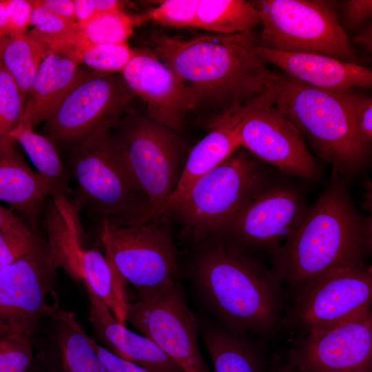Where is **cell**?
Returning <instances> with one entry per match:
<instances>
[{"label":"cell","mask_w":372,"mask_h":372,"mask_svg":"<svg viewBox=\"0 0 372 372\" xmlns=\"http://www.w3.org/2000/svg\"><path fill=\"white\" fill-rule=\"evenodd\" d=\"M251 32L204 34L183 39L153 37L152 52L196 93L215 114L234 112L282 82L257 52Z\"/></svg>","instance_id":"obj_1"},{"label":"cell","mask_w":372,"mask_h":372,"mask_svg":"<svg viewBox=\"0 0 372 372\" xmlns=\"http://www.w3.org/2000/svg\"><path fill=\"white\" fill-rule=\"evenodd\" d=\"M194 261V280L223 324L266 342L285 329L287 295L272 269L214 239Z\"/></svg>","instance_id":"obj_2"},{"label":"cell","mask_w":372,"mask_h":372,"mask_svg":"<svg viewBox=\"0 0 372 372\" xmlns=\"http://www.w3.org/2000/svg\"><path fill=\"white\" fill-rule=\"evenodd\" d=\"M371 226L335 175L271 256V269L293 293L331 272L363 264L371 249Z\"/></svg>","instance_id":"obj_3"},{"label":"cell","mask_w":372,"mask_h":372,"mask_svg":"<svg viewBox=\"0 0 372 372\" xmlns=\"http://www.w3.org/2000/svg\"><path fill=\"white\" fill-rule=\"evenodd\" d=\"M112 129L101 128L71 148L67 169L76 182L71 200L101 225L123 227L157 218Z\"/></svg>","instance_id":"obj_4"},{"label":"cell","mask_w":372,"mask_h":372,"mask_svg":"<svg viewBox=\"0 0 372 372\" xmlns=\"http://www.w3.org/2000/svg\"><path fill=\"white\" fill-rule=\"evenodd\" d=\"M274 105L312 141L336 174L352 175L368 154L358 141L349 110L339 92L309 85L282 74Z\"/></svg>","instance_id":"obj_5"},{"label":"cell","mask_w":372,"mask_h":372,"mask_svg":"<svg viewBox=\"0 0 372 372\" xmlns=\"http://www.w3.org/2000/svg\"><path fill=\"white\" fill-rule=\"evenodd\" d=\"M266 186L262 169L240 147L198 178L165 215L194 240H207Z\"/></svg>","instance_id":"obj_6"},{"label":"cell","mask_w":372,"mask_h":372,"mask_svg":"<svg viewBox=\"0 0 372 372\" xmlns=\"http://www.w3.org/2000/svg\"><path fill=\"white\" fill-rule=\"evenodd\" d=\"M262 29L265 48L312 53L360 65L356 50L339 23L335 3L321 0L251 1Z\"/></svg>","instance_id":"obj_7"},{"label":"cell","mask_w":372,"mask_h":372,"mask_svg":"<svg viewBox=\"0 0 372 372\" xmlns=\"http://www.w3.org/2000/svg\"><path fill=\"white\" fill-rule=\"evenodd\" d=\"M134 96L121 74L83 69L43 123L42 134L56 147L72 148L101 128H114Z\"/></svg>","instance_id":"obj_8"},{"label":"cell","mask_w":372,"mask_h":372,"mask_svg":"<svg viewBox=\"0 0 372 372\" xmlns=\"http://www.w3.org/2000/svg\"><path fill=\"white\" fill-rule=\"evenodd\" d=\"M112 132L121 145L127 163L148 196L156 218L174 193L186 158L177 132L147 116L128 114Z\"/></svg>","instance_id":"obj_9"},{"label":"cell","mask_w":372,"mask_h":372,"mask_svg":"<svg viewBox=\"0 0 372 372\" xmlns=\"http://www.w3.org/2000/svg\"><path fill=\"white\" fill-rule=\"evenodd\" d=\"M158 218L123 227L101 225V240L117 270L147 298L178 282V265L172 235Z\"/></svg>","instance_id":"obj_10"},{"label":"cell","mask_w":372,"mask_h":372,"mask_svg":"<svg viewBox=\"0 0 372 372\" xmlns=\"http://www.w3.org/2000/svg\"><path fill=\"white\" fill-rule=\"evenodd\" d=\"M285 330L296 335L320 330L371 310L372 271L363 264L331 272L293 293Z\"/></svg>","instance_id":"obj_11"},{"label":"cell","mask_w":372,"mask_h":372,"mask_svg":"<svg viewBox=\"0 0 372 372\" xmlns=\"http://www.w3.org/2000/svg\"><path fill=\"white\" fill-rule=\"evenodd\" d=\"M126 322L184 372L209 371L199 348L196 320L178 281L156 295L130 302Z\"/></svg>","instance_id":"obj_12"},{"label":"cell","mask_w":372,"mask_h":372,"mask_svg":"<svg viewBox=\"0 0 372 372\" xmlns=\"http://www.w3.org/2000/svg\"><path fill=\"white\" fill-rule=\"evenodd\" d=\"M307 209L296 191L267 185L211 239L249 256L261 252L271 258L300 223Z\"/></svg>","instance_id":"obj_13"},{"label":"cell","mask_w":372,"mask_h":372,"mask_svg":"<svg viewBox=\"0 0 372 372\" xmlns=\"http://www.w3.org/2000/svg\"><path fill=\"white\" fill-rule=\"evenodd\" d=\"M285 358L297 372H372L371 310L297 335Z\"/></svg>","instance_id":"obj_14"},{"label":"cell","mask_w":372,"mask_h":372,"mask_svg":"<svg viewBox=\"0 0 372 372\" xmlns=\"http://www.w3.org/2000/svg\"><path fill=\"white\" fill-rule=\"evenodd\" d=\"M57 269L49 257L45 240L0 270V322L13 333L30 337L53 304L47 302Z\"/></svg>","instance_id":"obj_15"},{"label":"cell","mask_w":372,"mask_h":372,"mask_svg":"<svg viewBox=\"0 0 372 372\" xmlns=\"http://www.w3.org/2000/svg\"><path fill=\"white\" fill-rule=\"evenodd\" d=\"M134 50L122 77L145 103L148 118L179 132L187 114L200 104L196 93L152 50Z\"/></svg>","instance_id":"obj_16"},{"label":"cell","mask_w":372,"mask_h":372,"mask_svg":"<svg viewBox=\"0 0 372 372\" xmlns=\"http://www.w3.org/2000/svg\"><path fill=\"white\" fill-rule=\"evenodd\" d=\"M240 147L285 173L313 179L316 161L302 134L274 105L259 108L243 121Z\"/></svg>","instance_id":"obj_17"},{"label":"cell","mask_w":372,"mask_h":372,"mask_svg":"<svg viewBox=\"0 0 372 372\" xmlns=\"http://www.w3.org/2000/svg\"><path fill=\"white\" fill-rule=\"evenodd\" d=\"M279 92L275 87L242 108L211 121L209 131L187 156L178 185L161 216L201 176L216 167L238 148L239 130L245 119L255 110L274 105Z\"/></svg>","instance_id":"obj_18"},{"label":"cell","mask_w":372,"mask_h":372,"mask_svg":"<svg viewBox=\"0 0 372 372\" xmlns=\"http://www.w3.org/2000/svg\"><path fill=\"white\" fill-rule=\"evenodd\" d=\"M257 52L285 74L319 89L342 92L372 85V70L362 65L344 62L327 55L285 52L262 48Z\"/></svg>","instance_id":"obj_19"},{"label":"cell","mask_w":372,"mask_h":372,"mask_svg":"<svg viewBox=\"0 0 372 372\" xmlns=\"http://www.w3.org/2000/svg\"><path fill=\"white\" fill-rule=\"evenodd\" d=\"M81 282L89 300L87 320L93 330V340L99 341L116 355L150 371L184 372L152 341L118 322L90 286Z\"/></svg>","instance_id":"obj_20"},{"label":"cell","mask_w":372,"mask_h":372,"mask_svg":"<svg viewBox=\"0 0 372 372\" xmlns=\"http://www.w3.org/2000/svg\"><path fill=\"white\" fill-rule=\"evenodd\" d=\"M48 318L51 329L39 360L49 372H110L73 312L62 309L56 294Z\"/></svg>","instance_id":"obj_21"},{"label":"cell","mask_w":372,"mask_h":372,"mask_svg":"<svg viewBox=\"0 0 372 372\" xmlns=\"http://www.w3.org/2000/svg\"><path fill=\"white\" fill-rule=\"evenodd\" d=\"M15 143L0 145V200L19 211L28 225L41 234L43 206L50 189L15 149Z\"/></svg>","instance_id":"obj_22"},{"label":"cell","mask_w":372,"mask_h":372,"mask_svg":"<svg viewBox=\"0 0 372 372\" xmlns=\"http://www.w3.org/2000/svg\"><path fill=\"white\" fill-rule=\"evenodd\" d=\"M43 225L53 265L63 269L74 282H81L79 264L85 246L79 208L70 198L52 194L44 203Z\"/></svg>","instance_id":"obj_23"},{"label":"cell","mask_w":372,"mask_h":372,"mask_svg":"<svg viewBox=\"0 0 372 372\" xmlns=\"http://www.w3.org/2000/svg\"><path fill=\"white\" fill-rule=\"evenodd\" d=\"M214 372H271L273 355L265 340L220 322L202 329Z\"/></svg>","instance_id":"obj_24"},{"label":"cell","mask_w":372,"mask_h":372,"mask_svg":"<svg viewBox=\"0 0 372 372\" xmlns=\"http://www.w3.org/2000/svg\"><path fill=\"white\" fill-rule=\"evenodd\" d=\"M79 64L63 53L50 52L46 55L28 90L20 124L34 130L45 122L80 76L83 69Z\"/></svg>","instance_id":"obj_25"},{"label":"cell","mask_w":372,"mask_h":372,"mask_svg":"<svg viewBox=\"0 0 372 372\" xmlns=\"http://www.w3.org/2000/svg\"><path fill=\"white\" fill-rule=\"evenodd\" d=\"M79 265L81 282H86L118 322L125 324L130 303L126 282L110 257L96 247H85Z\"/></svg>","instance_id":"obj_26"},{"label":"cell","mask_w":372,"mask_h":372,"mask_svg":"<svg viewBox=\"0 0 372 372\" xmlns=\"http://www.w3.org/2000/svg\"><path fill=\"white\" fill-rule=\"evenodd\" d=\"M25 152L37 172L45 180L50 194H59L71 198L70 175L61 159L56 145L46 136L19 124L9 135Z\"/></svg>","instance_id":"obj_27"},{"label":"cell","mask_w":372,"mask_h":372,"mask_svg":"<svg viewBox=\"0 0 372 372\" xmlns=\"http://www.w3.org/2000/svg\"><path fill=\"white\" fill-rule=\"evenodd\" d=\"M49 47L43 37L33 30L24 34L6 37L0 49V63L26 94Z\"/></svg>","instance_id":"obj_28"},{"label":"cell","mask_w":372,"mask_h":372,"mask_svg":"<svg viewBox=\"0 0 372 372\" xmlns=\"http://www.w3.org/2000/svg\"><path fill=\"white\" fill-rule=\"evenodd\" d=\"M260 24L251 1L243 0H199L196 27L215 34L251 32Z\"/></svg>","instance_id":"obj_29"},{"label":"cell","mask_w":372,"mask_h":372,"mask_svg":"<svg viewBox=\"0 0 372 372\" xmlns=\"http://www.w3.org/2000/svg\"><path fill=\"white\" fill-rule=\"evenodd\" d=\"M138 17H131L123 10L99 13L80 28L84 38L91 44L127 43Z\"/></svg>","instance_id":"obj_30"},{"label":"cell","mask_w":372,"mask_h":372,"mask_svg":"<svg viewBox=\"0 0 372 372\" xmlns=\"http://www.w3.org/2000/svg\"><path fill=\"white\" fill-rule=\"evenodd\" d=\"M27 96L0 63V145L14 141L9 135L23 117Z\"/></svg>","instance_id":"obj_31"},{"label":"cell","mask_w":372,"mask_h":372,"mask_svg":"<svg viewBox=\"0 0 372 372\" xmlns=\"http://www.w3.org/2000/svg\"><path fill=\"white\" fill-rule=\"evenodd\" d=\"M45 240L23 219L0 230V270L17 261Z\"/></svg>","instance_id":"obj_32"},{"label":"cell","mask_w":372,"mask_h":372,"mask_svg":"<svg viewBox=\"0 0 372 372\" xmlns=\"http://www.w3.org/2000/svg\"><path fill=\"white\" fill-rule=\"evenodd\" d=\"M134 53L135 50L127 43H88L81 51L79 61L93 70L121 73Z\"/></svg>","instance_id":"obj_33"},{"label":"cell","mask_w":372,"mask_h":372,"mask_svg":"<svg viewBox=\"0 0 372 372\" xmlns=\"http://www.w3.org/2000/svg\"><path fill=\"white\" fill-rule=\"evenodd\" d=\"M199 0H165L145 14L138 16L139 23L152 20L174 28L196 27Z\"/></svg>","instance_id":"obj_34"},{"label":"cell","mask_w":372,"mask_h":372,"mask_svg":"<svg viewBox=\"0 0 372 372\" xmlns=\"http://www.w3.org/2000/svg\"><path fill=\"white\" fill-rule=\"evenodd\" d=\"M33 360L30 337L13 332L0 334V372H27Z\"/></svg>","instance_id":"obj_35"},{"label":"cell","mask_w":372,"mask_h":372,"mask_svg":"<svg viewBox=\"0 0 372 372\" xmlns=\"http://www.w3.org/2000/svg\"><path fill=\"white\" fill-rule=\"evenodd\" d=\"M347 104L362 149L368 154L372 140V99L354 90L339 92Z\"/></svg>","instance_id":"obj_36"},{"label":"cell","mask_w":372,"mask_h":372,"mask_svg":"<svg viewBox=\"0 0 372 372\" xmlns=\"http://www.w3.org/2000/svg\"><path fill=\"white\" fill-rule=\"evenodd\" d=\"M33 10L30 25L34 30L47 39L59 38L75 29L79 25L70 23L48 8L31 0Z\"/></svg>","instance_id":"obj_37"},{"label":"cell","mask_w":372,"mask_h":372,"mask_svg":"<svg viewBox=\"0 0 372 372\" xmlns=\"http://www.w3.org/2000/svg\"><path fill=\"white\" fill-rule=\"evenodd\" d=\"M10 21L8 37H15L24 34L30 26L33 5L31 0H6Z\"/></svg>","instance_id":"obj_38"},{"label":"cell","mask_w":372,"mask_h":372,"mask_svg":"<svg viewBox=\"0 0 372 372\" xmlns=\"http://www.w3.org/2000/svg\"><path fill=\"white\" fill-rule=\"evenodd\" d=\"M90 342L110 372H152L116 355L91 338Z\"/></svg>","instance_id":"obj_39"},{"label":"cell","mask_w":372,"mask_h":372,"mask_svg":"<svg viewBox=\"0 0 372 372\" xmlns=\"http://www.w3.org/2000/svg\"><path fill=\"white\" fill-rule=\"evenodd\" d=\"M344 21L349 28L362 25L371 18L372 1L371 0L343 1Z\"/></svg>","instance_id":"obj_40"},{"label":"cell","mask_w":372,"mask_h":372,"mask_svg":"<svg viewBox=\"0 0 372 372\" xmlns=\"http://www.w3.org/2000/svg\"><path fill=\"white\" fill-rule=\"evenodd\" d=\"M65 21L75 23L74 0H35Z\"/></svg>","instance_id":"obj_41"},{"label":"cell","mask_w":372,"mask_h":372,"mask_svg":"<svg viewBox=\"0 0 372 372\" xmlns=\"http://www.w3.org/2000/svg\"><path fill=\"white\" fill-rule=\"evenodd\" d=\"M74 4L75 20L80 28L99 14L95 8L94 0H74Z\"/></svg>","instance_id":"obj_42"},{"label":"cell","mask_w":372,"mask_h":372,"mask_svg":"<svg viewBox=\"0 0 372 372\" xmlns=\"http://www.w3.org/2000/svg\"><path fill=\"white\" fill-rule=\"evenodd\" d=\"M354 43L359 44L368 52L372 51V28L371 25L365 28L360 32L353 37Z\"/></svg>","instance_id":"obj_43"},{"label":"cell","mask_w":372,"mask_h":372,"mask_svg":"<svg viewBox=\"0 0 372 372\" xmlns=\"http://www.w3.org/2000/svg\"><path fill=\"white\" fill-rule=\"evenodd\" d=\"M10 33V21L6 5V0H0V34L8 37Z\"/></svg>","instance_id":"obj_44"},{"label":"cell","mask_w":372,"mask_h":372,"mask_svg":"<svg viewBox=\"0 0 372 372\" xmlns=\"http://www.w3.org/2000/svg\"><path fill=\"white\" fill-rule=\"evenodd\" d=\"M271 372H297L287 362L285 357L280 354H274Z\"/></svg>","instance_id":"obj_45"},{"label":"cell","mask_w":372,"mask_h":372,"mask_svg":"<svg viewBox=\"0 0 372 372\" xmlns=\"http://www.w3.org/2000/svg\"><path fill=\"white\" fill-rule=\"evenodd\" d=\"M20 218L0 205V230L18 221Z\"/></svg>","instance_id":"obj_46"},{"label":"cell","mask_w":372,"mask_h":372,"mask_svg":"<svg viewBox=\"0 0 372 372\" xmlns=\"http://www.w3.org/2000/svg\"><path fill=\"white\" fill-rule=\"evenodd\" d=\"M12 331L4 324L0 322V334L11 333Z\"/></svg>","instance_id":"obj_47"},{"label":"cell","mask_w":372,"mask_h":372,"mask_svg":"<svg viewBox=\"0 0 372 372\" xmlns=\"http://www.w3.org/2000/svg\"><path fill=\"white\" fill-rule=\"evenodd\" d=\"M4 38H5L4 37H3L2 35L0 34V49H1V46L3 40Z\"/></svg>","instance_id":"obj_48"}]
</instances>
